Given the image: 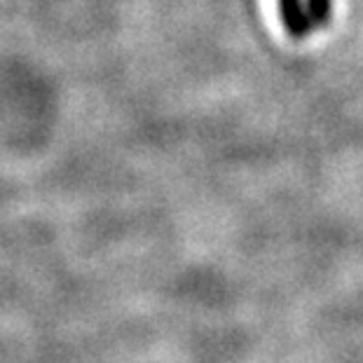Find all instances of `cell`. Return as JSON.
Segmentation results:
<instances>
[{
	"instance_id": "cell-2",
	"label": "cell",
	"mask_w": 363,
	"mask_h": 363,
	"mask_svg": "<svg viewBox=\"0 0 363 363\" xmlns=\"http://www.w3.org/2000/svg\"><path fill=\"white\" fill-rule=\"evenodd\" d=\"M307 12H310L312 26L326 24L330 14V0H307Z\"/></svg>"
},
{
	"instance_id": "cell-1",
	"label": "cell",
	"mask_w": 363,
	"mask_h": 363,
	"mask_svg": "<svg viewBox=\"0 0 363 363\" xmlns=\"http://www.w3.org/2000/svg\"><path fill=\"white\" fill-rule=\"evenodd\" d=\"M281 5V19L286 30L293 38H305L312 30V19L310 12L305 10L303 0H279Z\"/></svg>"
}]
</instances>
